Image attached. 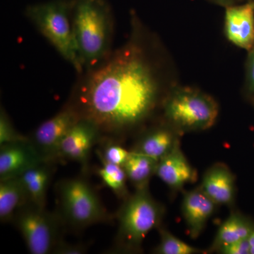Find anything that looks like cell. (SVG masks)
Here are the masks:
<instances>
[{"mask_svg":"<svg viewBox=\"0 0 254 254\" xmlns=\"http://www.w3.org/2000/svg\"><path fill=\"white\" fill-rule=\"evenodd\" d=\"M128 41L86 71L70 104L102 133L119 134L139 126L165 98L156 43L135 16Z\"/></svg>","mask_w":254,"mask_h":254,"instance_id":"6da1fadb","label":"cell"},{"mask_svg":"<svg viewBox=\"0 0 254 254\" xmlns=\"http://www.w3.org/2000/svg\"><path fill=\"white\" fill-rule=\"evenodd\" d=\"M72 22L78 56L88 71L111 53L113 16L103 0H75Z\"/></svg>","mask_w":254,"mask_h":254,"instance_id":"7a4b0ae2","label":"cell"},{"mask_svg":"<svg viewBox=\"0 0 254 254\" xmlns=\"http://www.w3.org/2000/svg\"><path fill=\"white\" fill-rule=\"evenodd\" d=\"M72 6L66 0H53L30 5L25 14L64 59L83 73L73 33Z\"/></svg>","mask_w":254,"mask_h":254,"instance_id":"3957f363","label":"cell"},{"mask_svg":"<svg viewBox=\"0 0 254 254\" xmlns=\"http://www.w3.org/2000/svg\"><path fill=\"white\" fill-rule=\"evenodd\" d=\"M162 104L165 122L182 133L208 129L218 117L216 100L193 87L172 86Z\"/></svg>","mask_w":254,"mask_h":254,"instance_id":"277c9868","label":"cell"},{"mask_svg":"<svg viewBox=\"0 0 254 254\" xmlns=\"http://www.w3.org/2000/svg\"><path fill=\"white\" fill-rule=\"evenodd\" d=\"M163 213V206L150 194L148 187L136 190L119 210L118 231L112 251L138 252L148 232L159 227Z\"/></svg>","mask_w":254,"mask_h":254,"instance_id":"5b68a950","label":"cell"},{"mask_svg":"<svg viewBox=\"0 0 254 254\" xmlns=\"http://www.w3.org/2000/svg\"><path fill=\"white\" fill-rule=\"evenodd\" d=\"M58 215L64 225L83 229L110 220L93 187L82 178L64 180L58 185Z\"/></svg>","mask_w":254,"mask_h":254,"instance_id":"8992f818","label":"cell"},{"mask_svg":"<svg viewBox=\"0 0 254 254\" xmlns=\"http://www.w3.org/2000/svg\"><path fill=\"white\" fill-rule=\"evenodd\" d=\"M12 222L32 254H53L63 240V220L58 213H49L46 208L28 202L16 212Z\"/></svg>","mask_w":254,"mask_h":254,"instance_id":"52a82bcc","label":"cell"},{"mask_svg":"<svg viewBox=\"0 0 254 254\" xmlns=\"http://www.w3.org/2000/svg\"><path fill=\"white\" fill-rule=\"evenodd\" d=\"M81 118L76 108L69 103L54 117L42 123L33 132L30 141L45 158L54 161L58 158L64 138Z\"/></svg>","mask_w":254,"mask_h":254,"instance_id":"ba28073f","label":"cell"},{"mask_svg":"<svg viewBox=\"0 0 254 254\" xmlns=\"http://www.w3.org/2000/svg\"><path fill=\"white\" fill-rule=\"evenodd\" d=\"M0 181L16 178L49 162L29 140L0 145Z\"/></svg>","mask_w":254,"mask_h":254,"instance_id":"9c48e42d","label":"cell"},{"mask_svg":"<svg viewBox=\"0 0 254 254\" xmlns=\"http://www.w3.org/2000/svg\"><path fill=\"white\" fill-rule=\"evenodd\" d=\"M224 31L234 46L249 52L254 46V0L225 8Z\"/></svg>","mask_w":254,"mask_h":254,"instance_id":"30bf717a","label":"cell"},{"mask_svg":"<svg viewBox=\"0 0 254 254\" xmlns=\"http://www.w3.org/2000/svg\"><path fill=\"white\" fill-rule=\"evenodd\" d=\"M102 134L94 122L81 118L64 138L60 144L58 158L86 163L92 148L99 141Z\"/></svg>","mask_w":254,"mask_h":254,"instance_id":"8fae6325","label":"cell"},{"mask_svg":"<svg viewBox=\"0 0 254 254\" xmlns=\"http://www.w3.org/2000/svg\"><path fill=\"white\" fill-rule=\"evenodd\" d=\"M181 133L182 132L166 122L145 132L132 151L147 155L159 161L180 145Z\"/></svg>","mask_w":254,"mask_h":254,"instance_id":"7c38bea8","label":"cell"},{"mask_svg":"<svg viewBox=\"0 0 254 254\" xmlns=\"http://www.w3.org/2000/svg\"><path fill=\"white\" fill-rule=\"evenodd\" d=\"M216 203L200 187L184 195L182 211L191 238H197L215 210Z\"/></svg>","mask_w":254,"mask_h":254,"instance_id":"4fadbf2b","label":"cell"},{"mask_svg":"<svg viewBox=\"0 0 254 254\" xmlns=\"http://www.w3.org/2000/svg\"><path fill=\"white\" fill-rule=\"evenodd\" d=\"M156 175L173 190H181L197 179L196 172L182 153L180 145L159 160Z\"/></svg>","mask_w":254,"mask_h":254,"instance_id":"5bb4252c","label":"cell"},{"mask_svg":"<svg viewBox=\"0 0 254 254\" xmlns=\"http://www.w3.org/2000/svg\"><path fill=\"white\" fill-rule=\"evenodd\" d=\"M217 205H232L235 198V177L225 164L210 167L200 186Z\"/></svg>","mask_w":254,"mask_h":254,"instance_id":"9a60e30c","label":"cell"},{"mask_svg":"<svg viewBox=\"0 0 254 254\" xmlns=\"http://www.w3.org/2000/svg\"><path fill=\"white\" fill-rule=\"evenodd\" d=\"M53 162L42 163L18 177L26 190L28 203L40 208H46L47 192L54 172Z\"/></svg>","mask_w":254,"mask_h":254,"instance_id":"2e32d148","label":"cell"},{"mask_svg":"<svg viewBox=\"0 0 254 254\" xmlns=\"http://www.w3.org/2000/svg\"><path fill=\"white\" fill-rule=\"evenodd\" d=\"M254 230V223L250 218L240 213H232L219 227L210 252H218L224 246L248 239Z\"/></svg>","mask_w":254,"mask_h":254,"instance_id":"e0dca14e","label":"cell"},{"mask_svg":"<svg viewBox=\"0 0 254 254\" xmlns=\"http://www.w3.org/2000/svg\"><path fill=\"white\" fill-rule=\"evenodd\" d=\"M28 202L19 177L0 181V220L12 222L15 214Z\"/></svg>","mask_w":254,"mask_h":254,"instance_id":"ac0fdd59","label":"cell"},{"mask_svg":"<svg viewBox=\"0 0 254 254\" xmlns=\"http://www.w3.org/2000/svg\"><path fill=\"white\" fill-rule=\"evenodd\" d=\"M158 160L141 153L131 151L124 164L127 180L131 182L136 190L148 187L150 179L156 175Z\"/></svg>","mask_w":254,"mask_h":254,"instance_id":"d6986e66","label":"cell"},{"mask_svg":"<svg viewBox=\"0 0 254 254\" xmlns=\"http://www.w3.org/2000/svg\"><path fill=\"white\" fill-rule=\"evenodd\" d=\"M100 160L102 167L98 170V174L103 183L120 198L126 199L129 195L127 188V177L125 169L120 165Z\"/></svg>","mask_w":254,"mask_h":254,"instance_id":"ffe728a7","label":"cell"},{"mask_svg":"<svg viewBox=\"0 0 254 254\" xmlns=\"http://www.w3.org/2000/svg\"><path fill=\"white\" fill-rule=\"evenodd\" d=\"M159 228L160 241L154 253L158 254H195L200 253V250L191 247L183 241L174 236L168 230Z\"/></svg>","mask_w":254,"mask_h":254,"instance_id":"44dd1931","label":"cell"},{"mask_svg":"<svg viewBox=\"0 0 254 254\" xmlns=\"http://www.w3.org/2000/svg\"><path fill=\"white\" fill-rule=\"evenodd\" d=\"M130 153L131 151H128L121 145L111 141L108 142L97 152V154L101 160L122 167L126 163Z\"/></svg>","mask_w":254,"mask_h":254,"instance_id":"7402d4cb","label":"cell"},{"mask_svg":"<svg viewBox=\"0 0 254 254\" xmlns=\"http://www.w3.org/2000/svg\"><path fill=\"white\" fill-rule=\"evenodd\" d=\"M29 138L16 131L4 108L0 111V145L28 141Z\"/></svg>","mask_w":254,"mask_h":254,"instance_id":"603a6c76","label":"cell"},{"mask_svg":"<svg viewBox=\"0 0 254 254\" xmlns=\"http://www.w3.org/2000/svg\"><path fill=\"white\" fill-rule=\"evenodd\" d=\"M247 61L245 64V83L244 92L247 98L251 100L254 99V46L247 52Z\"/></svg>","mask_w":254,"mask_h":254,"instance_id":"cb8c5ba5","label":"cell"},{"mask_svg":"<svg viewBox=\"0 0 254 254\" xmlns=\"http://www.w3.org/2000/svg\"><path fill=\"white\" fill-rule=\"evenodd\" d=\"M222 254H250V243L248 239L237 241L224 246L219 250Z\"/></svg>","mask_w":254,"mask_h":254,"instance_id":"d4e9b609","label":"cell"},{"mask_svg":"<svg viewBox=\"0 0 254 254\" xmlns=\"http://www.w3.org/2000/svg\"><path fill=\"white\" fill-rule=\"evenodd\" d=\"M86 247L83 245H72L63 240L57 246L55 254H81L86 253Z\"/></svg>","mask_w":254,"mask_h":254,"instance_id":"484cf974","label":"cell"},{"mask_svg":"<svg viewBox=\"0 0 254 254\" xmlns=\"http://www.w3.org/2000/svg\"><path fill=\"white\" fill-rule=\"evenodd\" d=\"M209 1L225 8L232 5L240 4L245 1V0H209Z\"/></svg>","mask_w":254,"mask_h":254,"instance_id":"4316f807","label":"cell"},{"mask_svg":"<svg viewBox=\"0 0 254 254\" xmlns=\"http://www.w3.org/2000/svg\"><path fill=\"white\" fill-rule=\"evenodd\" d=\"M248 240L250 243V254H254V230L249 237Z\"/></svg>","mask_w":254,"mask_h":254,"instance_id":"83f0119b","label":"cell"},{"mask_svg":"<svg viewBox=\"0 0 254 254\" xmlns=\"http://www.w3.org/2000/svg\"><path fill=\"white\" fill-rule=\"evenodd\" d=\"M252 103H253V104L254 105V99L253 100H252Z\"/></svg>","mask_w":254,"mask_h":254,"instance_id":"f1b7e54d","label":"cell"},{"mask_svg":"<svg viewBox=\"0 0 254 254\" xmlns=\"http://www.w3.org/2000/svg\"><path fill=\"white\" fill-rule=\"evenodd\" d=\"M245 1H247V0H245Z\"/></svg>","mask_w":254,"mask_h":254,"instance_id":"f546056e","label":"cell"}]
</instances>
